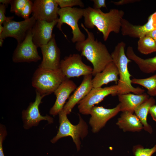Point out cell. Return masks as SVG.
I'll use <instances>...</instances> for the list:
<instances>
[{"mask_svg": "<svg viewBox=\"0 0 156 156\" xmlns=\"http://www.w3.org/2000/svg\"><path fill=\"white\" fill-rule=\"evenodd\" d=\"M124 14L122 10L112 9L104 13L101 9L88 7L84 9V25L87 28L96 27L102 34L104 40L106 41L111 32L118 34L120 32L121 21Z\"/></svg>", "mask_w": 156, "mask_h": 156, "instance_id": "6da1fadb", "label": "cell"}, {"mask_svg": "<svg viewBox=\"0 0 156 156\" xmlns=\"http://www.w3.org/2000/svg\"><path fill=\"white\" fill-rule=\"evenodd\" d=\"M81 26L86 32L87 38L83 41L76 42L75 48L81 52V56L85 57L92 64V75L94 76L112 61L111 54L105 45L95 40L94 34L90 31L83 23L81 24Z\"/></svg>", "mask_w": 156, "mask_h": 156, "instance_id": "7a4b0ae2", "label": "cell"}, {"mask_svg": "<svg viewBox=\"0 0 156 156\" xmlns=\"http://www.w3.org/2000/svg\"><path fill=\"white\" fill-rule=\"evenodd\" d=\"M125 43L123 41L118 43L115 46L111 53L112 61L116 66L119 72V78L117 85L119 90L117 95L130 93L140 94L144 93V90L140 87H133L131 83V77L128 66L131 60L127 57L125 52Z\"/></svg>", "mask_w": 156, "mask_h": 156, "instance_id": "3957f363", "label": "cell"}, {"mask_svg": "<svg viewBox=\"0 0 156 156\" xmlns=\"http://www.w3.org/2000/svg\"><path fill=\"white\" fill-rule=\"evenodd\" d=\"M66 79L60 69L52 70L38 67L33 74L31 84L36 92L45 97L54 92Z\"/></svg>", "mask_w": 156, "mask_h": 156, "instance_id": "277c9868", "label": "cell"}, {"mask_svg": "<svg viewBox=\"0 0 156 156\" xmlns=\"http://www.w3.org/2000/svg\"><path fill=\"white\" fill-rule=\"evenodd\" d=\"M58 115L60 124L58 131L51 142L55 143L61 138L70 136L79 151L80 148V139H83L88 134L87 125L79 114V122L76 125L70 123L67 118V114L63 109L59 112Z\"/></svg>", "mask_w": 156, "mask_h": 156, "instance_id": "5b68a950", "label": "cell"}, {"mask_svg": "<svg viewBox=\"0 0 156 156\" xmlns=\"http://www.w3.org/2000/svg\"><path fill=\"white\" fill-rule=\"evenodd\" d=\"M84 9L77 8H60L58 12L59 16L57 27L67 38L62 31V25L65 23L70 27L72 29L73 37L71 39L73 43L83 41L86 39L85 34L80 30L78 26L79 20L83 17Z\"/></svg>", "mask_w": 156, "mask_h": 156, "instance_id": "8992f818", "label": "cell"}, {"mask_svg": "<svg viewBox=\"0 0 156 156\" xmlns=\"http://www.w3.org/2000/svg\"><path fill=\"white\" fill-rule=\"evenodd\" d=\"M14 16L8 17L3 23V30L0 35V38L3 39L8 37L13 38L17 40L18 44L22 42L28 33L31 30L36 20L32 16L29 18L20 21H16Z\"/></svg>", "mask_w": 156, "mask_h": 156, "instance_id": "52a82bcc", "label": "cell"}, {"mask_svg": "<svg viewBox=\"0 0 156 156\" xmlns=\"http://www.w3.org/2000/svg\"><path fill=\"white\" fill-rule=\"evenodd\" d=\"M119 89L117 84L104 88H93L88 94L77 104L80 113L88 115L92 108L107 96L117 95Z\"/></svg>", "mask_w": 156, "mask_h": 156, "instance_id": "ba28073f", "label": "cell"}, {"mask_svg": "<svg viewBox=\"0 0 156 156\" xmlns=\"http://www.w3.org/2000/svg\"><path fill=\"white\" fill-rule=\"evenodd\" d=\"M60 69L68 79L92 75L93 70L90 66L83 62L81 55L79 54H70L61 60Z\"/></svg>", "mask_w": 156, "mask_h": 156, "instance_id": "9c48e42d", "label": "cell"}, {"mask_svg": "<svg viewBox=\"0 0 156 156\" xmlns=\"http://www.w3.org/2000/svg\"><path fill=\"white\" fill-rule=\"evenodd\" d=\"M37 48L33 41L31 30L22 42L18 44L13 54V61L16 63L38 62L41 57L38 54Z\"/></svg>", "mask_w": 156, "mask_h": 156, "instance_id": "30bf717a", "label": "cell"}, {"mask_svg": "<svg viewBox=\"0 0 156 156\" xmlns=\"http://www.w3.org/2000/svg\"><path fill=\"white\" fill-rule=\"evenodd\" d=\"M35 101L31 102L26 109L22 112V118L23 123V127L28 129L33 126H37L40 122L42 120L48 121L49 123L53 122V118L49 115L43 116L40 114L39 107L42 102V100L44 96L36 92Z\"/></svg>", "mask_w": 156, "mask_h": 156, "instance_id": "8fae6325", "label": "cell"}, {"mask_svg": "<svg viewBox=\"0 0 156 156\" xmlns=\"http://www.w3.org/2000/svg\"><path fill=\"white\" fill-rule=\"evenodd\" d=\"M58 6L55 0H34L32 16L36 21L51 22L58 20Z\"/></svg>", "mask_w": 156, "mask_h": 156, "instance_id": "7c38bea8", "label": "cell"}, {"mask_svg": "<svg viewBox=\"0 0 156 156\" xmlns=\"http://www.w3.org/2000/svg\"><path fill=\"white\" fill-rule=\"evenodd\" d=\"M55 37V35L53 34L49 42L40 47L42 60L39 67L52 70L60 69V51L57 45Z\"/></svg>", "mask_w": 156, "mask_h": 156, "instance_id": "4fadbf2b", "label": "cell"}, {"mask_svg": "<svg viewBox=\"0 0 156 156\" xmlns=\"http://www.w3.org/2000/svg\"><path fill=\"white\" fill-rule=\"evenodd\" d=\"M120 111L119 103L112 109H107L102 106H94L90 111L91 117L89 122L92 131L94 133L98 132L109 120Z\"/></svg>", "mask_w": 156, "mask_h": 156, "instance_id": "5bb4252c", "label": "cell"}, {"mask_svg": "<svg viewBox=\"0 0 156 156\" xmlns=\"http://www.w3.org/2000/svg\"><path fill=\"white\" fill-rule=\"evenodd\" d=\"M155 29L156 16L153 14L149 16L147 22L142 25H134L123 18L121 21V31L123 36L139 38Z\"/></svg>", "mask_w": 156, "mask_h": 156, "instance_id": "9a60e30c", "label": "cell"}, {"mask_svg": "<svg viewBox=\"0 0 156 156\" xmlns=\"http://www.w3.org/2000/svg\"><path fill=\"white\" fill-rule=\"evenodd\" d=\"M58 21L49 22L44 21H36L31 31L33 41L38 48L47 44L53 36V29Z\"/></svg>", "mask_w": 156, "mask_h": 156, "instance_id": "2e32d148", "label": "cell"}, {"mask_svg": "<svg viewBox=\"0 0 156 156\" xmlns=\"http://www.w3.org/2000/svg\"><path fill=\"white\" fill-rule=\"evenodd\" d=\"M77 88V86L72 80L66 79L54 92L56 96L55 102L49 111L50 114L55 116L63 109L66 101L70 94Z\"/></svg>", "mask_w": 156, "mask_h": 156, "instance_id": "e0dca14e", "label": "cell"}, {"mask_svg": "<svg viewBox=\"0 0 156 156\" xmlns=\"http://www.w3.org/2000/svg\"><path fill=\"white\" fill-rule=\"evenodd\" d=\"M92 75L90 74L83 76L81 84L69 98L62 109L67 115L70 113L75 106L85 97L93 88Z\"/></svg>", "mask_w": 156, "mask_h": 156, "instance_id": "ac0fdd59", "label": "cell"}, {"mask_svg": "<svg viewBox=\"0 0 156 156\" xmlns=\"http://www.w3.org/2000/svg\"><path fill=\"white\" fill-rule=\"evenodd\" d=\"M119 72L114 62L109 63L101 72L96 74L92 79L93 88L101 87L103 85L112 82L117 84L119 80Z\"/></svg>", "mask_w": 156, "mask_h": 156, "instance_id": "d6986e66", "label": "cell"}, {"mask_svg": "<svg viewBox=\"0 0 156 156\" xmlns=\"http://www.w3.org/2000/svg\"><path fill=\"white\" fill-rule=\"evenodd\" d=\"M120 111H127L133 113L135 109L149 98V95L143 93L135 94L129 93L118 95Z\"/></svg>", "mask_w": 156, "mask_h": 156, "instance_id": "ffe728a7", "label": "cell"}, {"mask_svg": "<svg viewBox=\"0 0 156 156\" xmlns=\"http://www.w3.org/2000/svg\"><path fill=\"white\" fill-rule=\"evenodd\" d=\"M126 54L127 57L135 62L142 72L149 74L156 71V56L151 58H142L135 54L131 46L127 47Z\"/></svg>", "mask_w": 156, "mask_h": 156, "instance_id": "44dd1931", "label": "cell"}, {"mask_svg": "<svg viewBox=\"0 0 156 156\" xmlns=\"http://www.w3.org/2000/svg\"><path fill=\"white\" fill-rule=\"evenodd\" d=\"M116 124L124 131H138L143 128L136 116L127 111L122 112Z\"/></svg>", "mask_w": 156, "mask_h": 156, "instance_id": "7402d4cb", "label": "cell"}, {"mask_svg": "<svg viewBox=\"0 0 156 156\" xmlns=\"http://www.w3.org/2000/svg\"><path fill=\"white\" fill-rule=\"evenodd\" d=\"M155 100L153 97H151L145 102L138 107L134 112L142 124L144 129L150 133L153 131L152 129L147 122V117L150 108L155 105Z\"/></svg>", "mask_w": 156, "mask_h": 156, "instance_id": "603a6c76", "label": "cell"}, {"mask_svg": "<svg viewBox=\"0 0 156 156\" xmlns=\"http://www.w3.org/2000/svg\"><path fill=\"white\" fill-rule=\"evenodd\" d=\"M131 83L140 85L145 88L147 90L148 94L151 97L156 96V74L144 79H132Z\"/></svg>", "mask_w": 156, "mask_h": 156, "instance_id": "cb8c5ba5", "label": "cell"}, {"mask_svg": "<svg viewBox=\"0 0 156 156\" xmlns=\"http://www.w3.org/2000/svg\"><path fill=\"white\" fill-rule=\"evenodd\" d=\"M138 50L140 53L145 55L156 52V42L151 37L145 35L139 38Z\"/></svg>", "mask_w": 156, "mask_h": 156, "instance_id": "d4e9b609", "label": "cell"}, {"mask_svg": "<svg viewBox=\"0 0 156 156\" xmlns=\"http://www.w3.org/2000/svg\"><path fill=\"white\" fill-rule=\"evenodd\" d=\"M133 151L135 156H152L156 152V144L151 148H144L141 145L135 146Z\"/></svg>", "mask_w": 156, "mask_h": 156, "instance_id": "484cf974", "label": "cell"}, {"mask_svg": "<svg viewBox=\"0 0 156 156\" xmlns=\"http://www.w3.org/2000/svg\"><path fill=\"white\" fill-rule=\"evenodd\" d=\"M28 0H11L10 12L20 16L21 13Z\"/></svg>", "mask_w": 156, "mask_h": 156, "instance_id": "4316f807", "label": "cell"}, {"mask_svg": "<svg viewBox=\"0 0 156 156\" xmlns=\"http://www.w3.org/2000/svg\"><path fill=\"white\" fill-rule=\"evenodd\" d=\"M60 8H73L75 6H79L81 8L84 7L83 1L81 0H55Z\"/></svg>", "mask_w": 156, "mask_h": 156, "instance_id": "83f0119b", "label": "cell"}, {"mask_svg": "<svg viewBox=\"0 0 156 156\" xmlns=\"http://www.w3.org/2000/svg\"><path fill=\"white\" fill-rule=\"evenodd\" d=\"M33 6V3L28 0L21 13L20 16L25 20L29 18L30 15L32 12Z\"/></svg>", "mask_w": 156, "mask_h": 156, "instance_id": "f1b7e54d", "label": "cell"}, {"mask_svg": "<svg viewBox=\"0 0 156 156\" xmlns=\"http://www.w3.org/2000/svg\"><path fill=\"white\" fill-rule=\"evenodd\" d=\"M7 135L5 127L3 125H0V156H5L3 148V143Z\"/></svg>", "mask_w": 156, "mask_h": 156, "instance_id": "f546056e", "label": "cell"}, {"mask_svg": "<svg viewBox=\"0 0 156 156\" xmlns=\"http://www.w3.org/2000/svg\"><path fill=\"white\" fill-rule=\"evenodd\" d=\"M6 6L0 4V24L2 25L7 20L8 17L5 16Z\"/></svg>", "mask_w": 156, "mask_h": 156, "instance_id": "4dcf8cb0", "label": "cell"}, {"mask_svg": "<svg viewBox=\"0 0 156 156\" xmlns=\"http://www.w3.org/2000/svg\"><path fill=\"white\" fill-rule=\"evenodd\" d=\"M93 2V8L95 9H100L102 8H107V6L105 0H92Z\"/></svg>", "mask_w": 156, "mask_h": 156, "instance_id": "1f68e13d", "label": "cell"}, {"mask_svg": "<svg viewBox=\"0 0 156 156\" xmlns=\"http://www.w3.org/2000/svg\"><path fill=\"white\" fill-rule=\"evenodd\" d=\"M140 0H121L117 1H112L111 2L116 5L126 4L140 1Z\"/></svg>", "mask_w": 156, "mask_h": 156, "instance_id": "d6a6232c", "label": "cell"}, {"mask_svg": "<svg viewBox=\"0 0 156 156\" xmlns=\"http://www.w3.org/2000/svg\"><path fill=\"white\" fill-rule=\"evenodd\" d=\"M148 113L151 115L153 119L156 121V105H153L149 108Z\"/></svg>", "mask_w": 156, "mask_h": 156, "instance_id": "836d02e7", "label": "cell"}, {"mask_svg": "<svg viewBox=\"0 0 156 156\" xmlns=\"http://www.w3.org/2000/svg\"><path fill=\"white\" fill-rule=\"evenodd\" d=\"M146 35L151 37L156 42V29L149 32Z\"/></svg>", "mask_w": 156, "mask_h": 156, "instance_id": "e575fe53", "label": "cell"}, {"mask_svg": "<svg viewBox=\"0 0 156 156\" xmlns=\"http://www.w3.org/2000/svg\"><path fill=\"white\" fill-rule=\"evenodd\" d=\"M11 0H0V3L1 4H2L7 6L8 4H10Z\"/></svg>", "mask_w": 156, "mask_h": 156, "instance_id": "d590c367", "label": "cell"}, {"mask_svg": "<svg viewBox=\"0 0 156 156\" xmlns=\"http://www.w3.org/2000/svg\"><path fill=\"white\" fill-rule=\"evenodd\" d=\"M4 29V27L2 25L0 24V35L2 33Z\"/></svg>", "mask_w": 156, "mask_h": 156, "instance_id": "8d00e7d4", "label": "cell"}, {"mask_svg": "<svg viewBox=\"0 0 156 156\" xmlns=\"http://www.w3.org/2000/svg\"><path fill=\"white\" fill-rule=\"evenodd\" d=\"M3 39L0 38V46L1 47L3 43L4 40Z\"/></svg>", "mask_w": 156, "mask_h": 156, "instance_id": "74e56055", "label": "cell"}, {"mask_svg": "<svg viewBox=\"0 0 156 156\" xmlns=\"http://www.w3.org/2000/svg\"><path fill=\"white\" fill-rule=\"evenodd\" d=\"M155 14H156V11L154 12Z\"/></svg>", "mask_w": 156, "mask_h": 156, "instance_id": "f35d334b", "label": "cell"}]
</instances>
